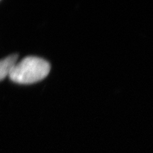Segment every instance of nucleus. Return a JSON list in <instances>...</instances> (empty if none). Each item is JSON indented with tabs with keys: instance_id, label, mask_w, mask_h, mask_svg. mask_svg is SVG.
<instances>
[{
	"instance_id": "nucleus-2",
	"label": "nucleus",
	"mask_w": 153,
	"mask_h": 153,
	"mask_svg": "<svg viewBox=\"0 0 153 153\" xmlns=\"http://www.w3.org/2000/svg\"><path fill=\"white\" fill-rule=\"evenodd\" d=\"M18 55H11L0 60V81L9 76L17 62Z\"/></svg>"
},
{
	"instance_id": "nucleus-1",
	"label": "nucleus",
	"mask_w": 153,
	"mask_h": 153,
	"mask_svg": "<svg viewBox=\"0 0 153 153\" xmlns=\"http://www.w3.org/2000/svg\"><path fill=\"white\" fill-rule=\"evenodd\" d=\"M51 66L46 60L38 57H25L16 62L9 77L22 85H30L41 81L49 74Z\"/></svg>"
}]
</instances>
